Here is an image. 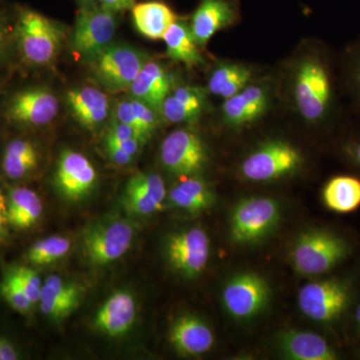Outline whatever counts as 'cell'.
Returning a JSON list of instances; mask_svg holds the SVG:
<instances>
[{"label":"cell","mask_w":360,"mask_h":360,"mask_svg":"<svg viewBox=\"0 0 360 360\" xmlns=\"http://www.w3.org/2000/svg\"><path fill=\"white\" fill-rule=\"evenodd\" d=\"M330 65L321 56L310 54L298 65L293 94L297 110L307 122H326L335 108Z\"/></svg>","instance_id":"cell-1"},{"label":"cell","mask_w":360,"mask_h":360,"mask_svg":"<svg viewBox=\"0 0 360 360\" xmlns=\"http://www.w3.org/2000/svg\"><path fill=\"white\" fill-rule=\"evenodd\" d=\"M15 37L21 56L28 65L45 66L58 58L65 32L56 21L27 9L18 16Z\"/></svg>","instance_id":"cell-2"},{"label":"cell","mask_w":360,"mask_h":360,"mask_svg":"<svg viewBox=\"0 0 360 360\" xmlns=\"http://www.w3.org/2000/svg\"><path fill=\"white\" fill-rule=\"evenodd\" d=\"M349 245L335 232L312 229L300 234L291 250L293 267L302 276H321L349 255Z\"/></svg>","instance_id":"cell-3"},{"label":"cell","mask_w":360,"mask_h":360,"mask_svg":"<svg viewBox=\"0 0 360 360\" xmlns=\"http://www.w3.org/2000/svg\"><path fill=\"white\" fill-rule=\"evenodd\" d=\"M350 300L349 283L340 278L312 281L302 286L298 293V305L302 314L321 323L338 321L347 311Z\"/></svg>","instance_id":"cell-4"},{"label":"cell","mask_w":360,"mask_h":360,"mask_svg":"<svg viewBox=\"0 0 360 360\" xmlns=\"http://www.w3.org/2000/svg\"><path fill=\"white\" fill-rule=\"evenodd\" d=\"M116 14L96 4L84 6L75 20L71 39L77 56L92 63L110 46L117 28Z\"/></svg>","instance_id":"cell-5"},{"label":"cell","mask_w":360,"mask_h":360,"mask_svg":"<svg viewBox=\"0 0 360 360\" xmlns=\"http://www.w3.org/2000/svg\"><path fill=\"white\" fill-rule=\"evenodd\" d=\"M149 60L148 54L129 44H110L94 61V75L110 91L129 89Z\"/></svg>","instance_id":"cell-6"},{"label":"cell","mask_w":360,"mask_h":360,"mask_svg":"<svg viewBox=\"0 0 360 360\" xmlns=\"http://www.w3.org/2000/svg\"><path fill=\"white\" fill-rule=\"evenodd\" d=\"M281 219V208L269 198L241 200L233 208L231 219V238L238 245L257 243L269 236Z\"/></svg>","instance_id":"cell-7"},{"label":"cell","mask_w":360,"mask_h":360,"mask_svg":"<svg viewBox=\"0 0 360 360\" xmlns=\"http://www.w3.org/2000/svg\"><path fill=\"white\" fill-rule=\"evenodd\" d=\"M134 238V225L127 220L101 222L89 227L84 234L82 251L89 264L103 266L123 257Z\"/></svg>","instance_id":"cell-8"},{"label":"cell","mask_w":360,"mask_h":360,"mask_svg":"<svg viewBox=\"0 0 360 360\" xmlns=\"http://www.w3.org/2000/svg\"><path fill=\"white\" fill-rule=\"evenodd\" d=\"M302 163V155L295 146L286 141H272L243 160L241 174L250 181H270L292 174Z\"/></svg>","instance_id":"cell-9"},{"label":"cell","mask_w":360,"mask_h":360,"mask_svg":"<svg viewBox=\"0 0 360 360\" xmlns=\"http://www.w3.org/2000/svg\"><path fill=\"white\" fill-rule=\"evenodd\" d=\"M160 160L170 174L193 176L205 169L207 153L200 135L191 129H179L163 139Z\"/></svg>","instance_id":"cell-10"},{"label":"cell","mask_w":360,"mask_h":360,"mask_svg":"<svg viewBox=\"0 0 360 360\" xmlns=\"http://www.w3.org/2000/svg\"><path fill=\"white\" fill-rule=\"evenodd\" d=\"M165 252L175 271L193 278L202 274L210 259V238L200 227L176 232L167 239Z\"/></svg>","instance_id":"cell-11"},{"label":"cell","mask_w":360,"mask_h":360,"mask_svg":"<svg viewBox=\"0 0 360 360\" xmlns=\"http://www.w3.org/2000/svg\"><path fill=\"white\" fill-rule=\"evenodd\" d=\"M269 298V283L264 277L252 272L233 277L222 291L225 309L238 319H251L259 314Z\"/></svg>","instance_id":"cell-12"},{"label":"cell","mask_w":360,"mask_h":360,"mask_svg":"<svg viewBox=\"0 0 360 360\" xmlns=\"http://www.w3.org/2000/svg\"><path fill=\"white\" fill-rule=\"evenodd\" d=\"M58 97L45 87H28L16 92L6 108L11 122L22 127H39L49 124L58 115Z\"/></svg>","instance_id":"cell-13"},{"label":"cell","mask_w":360,"mask_h":360,"mask_svg":"<svg viewBox=\"0 0 360 360\" xmlns=\"http://www.w3.org/2000/svg\"><path fill=\"white\" fill-rule=\"evenodd\" d=\"M97 177L96 167L84 153L65 149L59 155L54 181L65 200L78 201L86 198L94 191Z\"/></svg>","instance_id":"cell-14"},{"label":"cell","mask_w":360,"mask_h":360,"mask_svg":"<svg viewBox=\"0 0 360 360\" xmlns=\"http://www.w3.org/2000/svg\"><path fill=\"white\" fill-rule=\"evenodd\" d=\"M167 187L158 174L141 172L130 177L123 193V206L127 212L150 215L162 210Z\"/></svg>","instance_id":"cell-15"},{"label":"cell","mask_w":360,"mask_h":360,"mask_svg":"<svg viewBox=\"0 0 360 360\" xmlns=\"http://www.w3.org/2000/svg\"><path fill=\"white\" fill-rule=\"evenodd\" d=\"M82 295L84 290L77 283L52 274L42 284L40 309L52 321H61L79 307Z\"/></svg>","instance_id":"cell-16"},{"label":"cell","mask_w":360,"mask_h":360,"mask_svg":"<svg viewBox=\"0 0 360 360\" xmlns=\"http://www.w3.org/2000/svg\"><path fill=\"white\" fill-rule=\"evenodd\" d=\"M136 319V302L129 291L120 290L111 295L99 307L94 326L104 335L120 338L127 335Z\"/></svg>","instance_id":"cell-17"},{"label":"cell","mask_w":360,"mask_h":360,"mask_svg":"<svg viewBox=\"0 0 360 360\" xmlns=\"http://www.w3.org/2000/svg\"><path fill=\"white\" fill-rule=\"evenodd\" d=\"M269 105V92L262 85H248L225 99L222 115L232 127H243L264 115Z\"/></svg>","instance_id":"cell-18"},{"label":"cell","mask_w":360,"mask_h":360,"mask_svg":"<svg viewBox=\"0 0 360 360\" xmlns=\"http://www.w3.org/2000/svg\"><path fill=\"white\" fill-rule=\"evenodd\" d=\"M168 338L174 349L184 356L205 354L214 345L212 329L193 315L179 317L172 323Z\"/></svg>","instance_id":"cell-19"},{"label":"cell","mask_w":360,"mask_h":360,"mask_svg":"<svg viewBox=\"0 0 360 360\" xmlns=\"http://www.w3.org/2000/svg\"><path fill=\"white\" fill-rule=\"evenodd\" d=\"M66 103L71 115L84 129H96L110 115V101L101 89L84 86L66 94Z\"/></svg>","instance_id":"cell-20"},{"label":"cell","mask_w":360,"mask_h":360,"mask_svg":"<svg viewBox=\"0 0 360 360\" xmlns=\"http://www.w3.org/2000/svg\"><path fill=\"white\" fill-rule=\"evenodd\" d=\"M277 347L286 359L293 360H335V348L326 338L309 331L288 330L279 335Z\"/></svg>","instance_id":"cell-21"},{"label":"cell","mask_w":360,"mask_h":360,"mask_svg":"<svg viewBox=\"0 0 360 360\" xmlns=\"http://www.w3.org/2000/svg\"><path fill=\"white\" fill-rule=\"evenodd\" d=\"M234 20L236 11L229 0H201L191 20V32L198 44L205 46Z\"/></svg>","instance_id":"cell-22"},{"label":"cell","mask_w":360,"mask_h":360,"mask_svg":"<svg viewBox=\"0 0 360 360\" xmlns=\"http://www.w3.org/2000/svg\"><path fill=\"white\" fill-rule=\"evenodd\" d=\"M174 87V80L167 70L160 63L148 60L129 89L131 97L160 111Z\"/></svg>","instance_id":"cell-23"},{"label":"cell","mask_w":360,"mask_h":360,"mask_svg":"<svg viewBox=\"0 0 360 360\" xmlns=\"http://www.w3.org/2000/svg\"><path fill=\"white\" fill-rule=\"evenodd\" d=\"M132 20L137 32L149 39H162L176 15L162 2L149 1L132 7Z\"/></svg>","instance_id":"cell-24"},{"label":"cell","mask_w":360,"mask_h":360,"mask_svg":"<svg viewBox=\"0 0 360 360\" xmlns=\"http://www.w3.org/2000/svg\"><path fill=\"white\" fill-rule=\"evenodd\" d=\"M167 53L172 60L184 63L188 68L202 65L203 58L200 45L194 39L191 25L184 21L175 20L162 37Z\"/></svg>","instance_id":"cell-25"},{"label":"cell","mask_w":360,"mask_h":360,"mask_svg":"<svg viewBox=\"0 0 360 360\" xmlns=\"http://www.w3.org/2000/svg\"><path fill=\"white\" fill-rule=\"evenodd\" d=\"M169 193V200L186 212L198 213L207 210L214 201V195L205 180L193 176L182 177Z\"/></svg>","instance_id":"cell-26"},{"label":"cell","mask_w":360,"mask_h":360,"mask_svg":"<svg viewBox=\"0 0 360 360\" xmlns=\"http://www.w3.org/2000/svg\"><path fill=\"white\" fill-rule=\"evenodd\" d=\"M322 200L333 212H354L360 206V179L352 175L333 177L323 187Z\"/></svg>","instance_id":"cell-27"},{"label":"cell","mask_w":360,"mask_h":360,"mask_svg":"<svg viewBox=\"0 0 360 360\" xmlns=\"http://www.w3.org/2000/svg\"><path fill=\"white\" fill-rule=\"evenodd\" d=\"M8 219L11 226L16 229H28L33 226L44 212L39 194L26 187L13 189L7 198Z\"/></svg>","instance_id":"cell-28"},{"label":"cell","mask_w":360,"mask_h":360,"mask_svg":"<svg viewBox=\"0 0 360 360\" xmlns=\"http://www.w3.org/2000/svg\"><path fill=\"white\" fill-rule=\"evenodd\" d=\"M39 163L37 146L27 139H13L4 148L2 170L9 179H23L39 167Z\"/></svg>","instance_id":"cell-29"},{"label":"cell","mask_w":360,"mask_h":360,"mask_svg":"<svg viewBox=\"0 0 360 360\" xmlns=\"http://www.w3.org/2000/svg\"><path fill=\"white\" fill-rule=\"evenodd\" d=\"M252 75L248 66L234 63H220L208 78V91L221 98H229L250 85Z\"/></svg>","instance_id":"cell-30"},{"label":"cell","mask_w":360,"mask_h":360,"mask_svg":"<svg viewBox=\"0 0 360 360\" xmlns=\"http://www.w3.org/2000/svg\"><path fill=\"white\" fill-rule=\"evenodd\" d=\"M70 246V241L63 236H53L41 239L33 243L28 250V262L34 265L53 264L68 255Z\"/></svg>","instance_id":"cell-31"},{"label":"cell","mask_w":360,"mask_h":360,"mask_svg":"<svg viewBox=\"0 0 360 360\" xmlns=\"http://www.w3.org/2000/svg\"><path fill=\"white\" fill-rule=\"evenodd\" d=\"M202 110L203 108L187 103L169 94L163 101L160 113L168 122H193L200 117Z\"/></svg>","instance_id":"cell-32"},{"label":"cell","mask_w":360,"mask_h":360,"mask_svg":"<svg viewBox=\"0 0 360 360\" xmlns=\"http://www.w3.org/2000/svg\"><path fill=\"white\" fill-rule=\"evenodd\" d=\"M0 291H1L4 300L14 310L22 314L30 312L33 304L21 288L18 281H16L13 272L9 271L4 277V281L0 285Z\"/></svg>","instance_id":"cell-33"},{"label":"cell","mask_w":360,"mask_h":360,"mask_svg":"<svg viewBox=\"0 0 360 360\" xmlns=\"http://www.w3.org/2000/svg\"><path fill=\"white\" fill-rule=\"evenodd\" d=\"M32 304L39 302L42 283L39 274L27 266H15L11 270Z\"/></svg>","instance_id":"cell-34"},{"label":"cell","mask_w":360,"mask_h":360,"mask_svg":"<svg viewBox=\"0 0 360 360\" xmlns=\"http://www.w3.org/2000/svg\"><path fill=\"white\" fill-rule=\"evenodd\" d=\"M130 99H131L135 115L141 122L142 129L148 135V139H151L156 129L160 127V111L151 108L148 104L144 103L143 101L134 98V97H130Z\"/></svg>","instance_id":"cell-35"},{"label":"cell","mask_w":360,"mask_h":360,"mask_svg":"<svg viewBox=\"0 0 360 360\" xmlns=\"http://www.w3.org/2000/svg\"><path fill=\"white\" fill-rule=\"evenodd\" d=\"M115 120L134 127V129L141 132V134L146 137V141H148V135H146V132L142 129L141 122H139V118H137L136 115H135L131 99H123V101L117 103L115 110Z\"/></svg>","instance_id":"cell-36"},{"label":"cell","mask_w":360,"mask_h":360,"mask_svg":"<svg viewBox=\"0 0 360 360\" xmlns=\"http://www.w3.org/2000/svg\"><path fill=\"white\" fill-rule=\"evenodd\" d=\"M105 137L108 139H115V141H123V139H136L139 141H143L146 143V139L141 134L137 131L134 127H129V125L124 124L120 122H111L110 127H108V131H106Z\"/></svg>","instance_id":"cell-37"},{"label":"cell","mask_w":360,"mask_h":360,"mask_svg":"<svg viewBox=\"0 0 360 360\" xmlns=\"http://www.w3.org/2000/svg\"><path fill=\"white\" fill-rule=\"evenodd\" d=\"M104 148H105L106 155L110 158L112 162L117 165H129L134 160V156L125 153L123 149L118 148L112 142L104 141Z\"/></svg>","instance_id":"cell-38"},{"label":"cell","mask_w":360,"mask_h":360,"mask_svg":"<svg viewBox=\"0 0 360 360\" xmlns=\"http://www.w3.org/2000/svg\"><path fill=\"white\" fill-rule=\"evenodd\" d=\"M349 77L352 86L360 101V45L354 54H352L349 63Z\"/></svg>","instance_id":"cell-39"},{"label":"cell","mask_w":360,"mask_h":360,"mask_svg":"<svg viewBox=\"0 0 360 360\" xmlns=\"http://www.w3.org/2000/svg\"><path fill=\"white\" fill-rule=\"evenodd\" d=\"M8 203L4 193L0 191V243H4L8 236Z\"/></svg>","instance_id":"cell-40"},{"label":"cell","mask_w":360,"mask_h":360,"mask_svg":"<svg viewBox=\"0 0 360 360\" xmlns=\"http://www.w3.org/2000/svg\"><path fill=\"white\" fill-rule=\"evenodd\" d=\"M98 1L103 8L115 13L132 9V7L135 6V0H98Z\"/></svg>","instance_id":"cell-41"},{"label":"cell","mask_w":360,"mask_h":360,"mask_svg":"<svg viewBox=\"0 0 360 360\" xmlns=\"http://www.w3.org/2000/svg\"><path fill=\"white\" fill-rule=\"evenodd\" d=\"M343 151L347 155L348 160L360 168V136L354 141L348 142L345 148H343Z\"/></svg>","instance_id":"cell-42"},{"label":"cell","mask_w":360,"mask_h":360,"mask_svg":"<svg viewBox=\"0 0 360 360\" xmlns=\"http://www.w3.org/2000/svg\"><path fill=\"white\" fill-rule=\"evenodd\" d=\"M18 359V354L15 347L6 338L0 336V360Z\"/></svg>","instance_id":"cell-43"},{"label":"cell","mask_w":360,"mask_h":360,"mask_svg":"<svg viewBox=\"0 0 360 360\" xmlns=\"http://www.w3.org/2000/svg\"><path fill=\"white\" fill-rule=\"evenodd\" d=\"M6 44V30L2 23L0 22V56L4 51Z\"/></svg>","instance_id":"cell-44"},{"label":"cell","mask_w":360,"mask_h":360,"mask_svg":"<svg viewBox=\"0 0 360 360\" xmlns=\"http://www.w3.org/2000/svg\"><path fill=\"white\" fill-rule=\"evenodd\" d=\"M355 321H356L357 328L360 330V305H359L356 311H355Z\"/></svg>","instance_id":"cell-45"},{"label":"cell","mask_w":360,"mask_h":360,"mask_svg":"<svg viewBox=\"0 0 360 360\" xmlns=\"http://www.w3.org/2000/svg\"><path fill=\"white\" fill-rule=\"evenodd\" d=\"M80 2H82V4H84V6H92V4H94V2L96 1V0H79Z\"/></svg>","instance_id":"cell-46"}]
</instances>
